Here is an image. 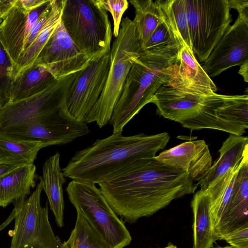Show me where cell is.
<instances>
[{
	"label": "cell",
	"mask_w": 248,
	"mask_h": 248,
	"mask_svg": "<svg viewBox=\"0 0 248 248\" xmlns=\"http://www.w3.org/2000/svg\"><path fill=\"white\" fill-rule=\"evenodd\" d=\"M98 184L115 214L128 223L194 193L198 186L186 172L154 157L138 159Z\"/></svg>",
	"instance_id": "cell-1"
},
{
	"label": "cell",
	"mask_w": 248,
	"mask_h": 248,
	"mask_svg": "<svg viewBox=\"0 0 248 248\" xmlns=\"http://www.w3.org/2000/svg\"><path fill=\"white\" fill-rule=\"evenodd\" d=\"M122 133L96 139L78 151L62 171L72 180L98 184L131 165L138 159L153 158L168 143L167 132L124 136Z\"/></svg>",
	"instance_id": "cell-2"
},
{
	"label": "cell",
	"mask_w": 248,
	"mask_h": 248,
	"mask_svg": "<svg viewBox=\"0 0 248 248\" xmlns=\"http://www.w3.org/2000/svg\"><path fill=\"white\" fill-rule=\"evenodd\" d=\"M178 72L177 59H169L141 52L126 77L120 97L108 122L113 133L124 127L147 104L159 88Z\"/></svg>",
	"instance_id": "cell-3"
},
{
	"label": "cell",
	"mask_w": 248,
	"mask_h": 248,
	"mask_svg": "<svg viewBox=\"0 0 248 248\" xmlns=\"http://www.w3.org/2000/svg\"><path fill=\"white\" fill-rule=\"evenodd\" d=\"M141 52L133 20L128 17L123 18L118 35L110 50V68L105 87L97 102L84 119V122H95L99 128L108 123L130 69Z\"/></svg>",
	"instance_id": "cell-4"
},
{
	"label": "cell",
	"mask_w": 248,
	"mask_h": 248,
	"mask_svg": "<svg viewBox=\"0 0 248 248\" xmlns=\"http://www.w3.org/2000/svg\"><path fill=\"white\" fill-rule=\"evenodd\" d=\"M61 21L74 43L92 59L110 51L111 23L95 0H64Z\"/></svg>",
	"instance_id": "cell-5"
},
{
	"label": "cell",
	"mask_w": 248,
	"mask_h": 248,
	"mask_svg": "<svg viewBox=\"0 0 248 248\" xmlns=\"http://www.w3.org/2000/svg\"><path fill=\"white\" fill-rule=\"evenodd\" d=\"M65 190L77 215L88 222L108 248H124L130 244L132 238L124 221L94 184L72 180Z\"/></svg>",
	"instance_id": "cell-6"
},
{
	"label": "cell",
	"mask_w": 248,
	"mask_h": 248,
	"mask_svg": "<svg viewBox=\"0 0 248 248\" xmlns=\"http://www.w3.org/2000/svg\"><path fill=\"white\" fill-rule=\"evenodd\" d=\"M78 72L59 79H56L38 93L8 102L0 108V131L43 122L58 115L69 113L66 105V96Z\"/></svg>",
	"instance_id": "cell-7"
},
{
	"label": "cell",
	"mask_w": 248,
	"mask_h": 248,
	"mask_svg": "<svg viewBox=\"0 0 248 248\" xmlns=\"http://www.w3.org/2000/svg\"><path fill=\"white\" fill-rule=\"evenodd\" d=\"M215 93L212 91L190 85L178 72L159 88L151 103L156 106V112L160 116L178 122L186 128L195 130Z\"/></svg>",
	"instance_id": "cell-8"
},
{
	"label": "cell",
	"mask_w": 248,
	"mask_h": 248,
	"mask_svg": "<svg viewBox=\"0 0 248 248\" xmlns=\"http://www.w3.org/2000/svg\"><path fill=\"white\" fill-rule=\"evenodd\" d=\"M43 187L38 184L28 198L13 202L15 217L10 248H60L61 240L55 235L48 219L47 204L42 207L40 197Z\"/></svg>",
	"instance_id": "cell-9"
},
{
	"label": "cell",
	"mask_w": 248,
	"mask_h": 248,
	"mask_svg": "<svg viewBox=\"0 0 248 248\" xmlns=\"http://www.w3.org/2000/svg\"><path fill=\"white\" fill-rule=\"evenodd\" d=\"M193 53L207 59L232 22L228 0H185Z\"/></svg>",
	"instance_id": "cell-10"
},
{
	"label": "cell",
	"mask_w": 248,
	"mask_h": 248,
	"mask_svg": "<svg viewBox=\"0 0 248 248\" xmlns=\"http://www.w3.org/2000/svg\"><path fill=\"white\" fill-rule=\"evenodd\" d=\"M110 64L109 51L92 60L78 72L66 99L67 110L73 118L83 121L95 105L105 87Z\"/></svg>",
	"instance_id": "cell-11"
},
{
	"label": "cell",
	"mask_w": 248,
	"mask_h": 248,
	"mask_svg": "<svg viewBox=\"0 0 248 248\" xmlns=\"http://www.w3.org/2000/svg\"><path fill=\"white\" fill-rule=\"evenodd\" d=\"M92 60L74 43L60 19L33 63L43 66L59 79L81 71Z\"/></svg>",
	"instance_id": "cell-12"
},
{
	"label": "cell",
	"mask_w": 248,
	"mask_h": 248,
	"mask_svg": "<svg viewBox=\"0 0 248 248\" xmlns=\"http://www.w3.org/2000/svg\"><path fill=\"white\" fill-rule=\"evenodd\" d=\"M248 60V21L238 16L229 26L202 68L211 78H214L228 68L241 65Z\"/></svg>",
	"instance_id": "cell-13"
},
{
	"label": "cell",
	"mask_w": 248,
	"mask_h": 248,
	"mask_svg": "<svg viewBox=\"0 0 248 248\" xmlns=\"http://www.w3.org/2000/svg\"><path fill=\"white\" fill-rule=\"evenodd\" d=\"M69 115L62 114L43 122L0 130V138L15 142H41L45 147L69 143L74 140L76 135Z\"/></svg>",
	"instance_id": "cell-14"
},
{
	"label": "cell",
	"mask_w": 248,
	"mask_h": 248,
	"mask_svg": "<svg viewBox=\"0 0 248 248\" xmlns=\"http://www.w3.org/2000/svg\"><path fill=\"white\" fill-rule=\"evenodd\" d=\"M50 2L51 0H46L36 8L28 11L20 0H16L14 5L2 18L0 24V41L16 65L24 51L25 41L31 29Z\"/></svg>",
	"instance_id": "cell-15"
},
{
	"label": "cell",
	"mask_w": 248,
	"mask_h": 248,
	"mask_svg": "<svg viewBox=\"0 0 248 248\" xmlns=\"http://www.w3.org/2000/svg\"><path fill=\"white\" fill-rule=\"evenodd\" d=\"M154 158L186 172L197 183L204 178L212 165L210 152L204 140L185 141L161 152Z\"/></svg>",
	"instance_id": "cell-16"
},
{
	"label": "cell",
	"mask_w": 248,
	"mask_h": 248,
	"mask_svg": "<svg viewBox=\"0 0 248 248\" xmlns=\"http://www.w3.org/2000/svg\"><path fill=\"white\" fill-rule=\"evenodd\" d=\"M248 157L241 164L236 174L227 211L214 231L217 240H223L231 232L248 227Z\"/></svg>",
	"instance_id": "cell-17"
},
{
	"label": "cell",
	"mask_w": 248,
	"mask_h": 248,
	"mask_svg": "<svg viewBox=\"0 0 248 248\" xmlns=\"http://www.w3.org/2000/svg\"><path fill=\"white\" fill-rule=\"evenodd\" d=\"M161 21L141 48V52L169 59H177L184 45L177 30L170 0H161Z\"/></svg>",
	"instance_id": "cell-18"
},
{
	"label": "cell",
	"mask_w": 248,
	"mask_h": 248,
	"mask_svg": "<svg viewBox=\"0 0 248 248\" xmlns=\"http://www.w3.org/2000/svg\"><path fill=\"white\" fill-rule=\"evenodd\" d=\"M219 156L204 178L196 183L200 190H207L230 170L239 166L248 157L247 137L230 134L218 150Z\"/></svg>",
	"instance_id": "cell-19"
},
{
	"label": "cell",
	"mask_w": 248,
	"mask_h": 248,
	"mask_svg": "<svg viewBox=\"0 0 248 248\" xmlns=\"http://www.w3.org/2000/svg\"><path fill=\"white\" fill-rule=\"evenodd\" d=\"M60 155L56 153L47 159L43 166V173L38 178L45 191L57 225H64V200L62 186L66 182L60 165Z\"/></svg>",
	"instance_id": "cell-20"
},
{
	"label": "cell",
	"mask_w": 248,
	"mask_h": 248,
	"mask_svg": "<svg viewBox=\"0 0 248 248\" xmlns=\"http://www.w3.org/2000/svg\"><path fill=\"white\" fill-rule=\"evenodd\" d=\"M36 166L33 163L20 166L0 176V207L26 198L36 185Z\"/></svg>",
	"instance_id": "cell-21"
},
{
	"label": "cell",
	"mask_w": 248,
	"mask_h": 248,
	"mask_svg": "<svg viewBox=\"0 0 248 248\" xmlns=\"http://www.w3.org/2000/svg\"><path fill=\"white\" fill-rule=\"evenodd\" d=\"M191 206L193 214L192 248H211L217 239L211 219L210 199L207 192H196Z\"/></svg>",
	"instance_id": "cell-22"
},
{
	"label": "cell",
	"mask_w": 248,
	"mask_h": 248,
	"mask_svg": "<svg viewBox=\"0 0 248 248\" xmlns=\"http://www.w3.org/2000/svg\"><path fill=\"white\" fill-rule=\"evenodd\" d=\"M55 79L45 67L33 63L16 76L11 89L9 102L36 94L47 87Z\"/></svg>",
	"instance_id": "cell-23"
},
{
	"label": "cell",
	"mask_w": 248,
	"mask_h": 248,
	"mask_svg": "<svg viewBox=\"0 0 248 248\" xmlns=\"http://www.w3.org/2000/svg\"><path fill=\"white\" fill-rule=\"evenodd\" d=\"M161 0H130L135 9L134 22L141 47L144 45L161 21Z\"/></svg>",
	"instance_id": "cell-24"
},
{
	"label": "cell",
	"mask_w": 248,
	"mask_h": 248,
	"mask_svg": "<svg viewBox=\"0 0 248 248\" xmlns=\"http://www.w3.org/2000/svg\"><path fill=\"white\" fill-rule=\"evenodd\" d=\"M241 164L230 170L205 191L210 199L211 219L214 231L227 211L236 174Z\"/></svg>",
	"instance_id": "cell-25"
},
{
	"label": "cell",
	"mask_w": 248,
	"mask_h": 248,
	"mask_svg": "<svg viewBox=\"0 0 248 248\" xmlns=\"http://www.w3.org/2000/svg\"><path fill=\"white\" fill-rule=\"evenodd\" d=\"M178 73L190 85L216 92L217 87L197 61L192 49L184 45L179 52Z\"/></svg>",
	"instance_id": "cell-26"
},
{
	"label": "cell",
	"mask_w": 248,
	"mask_h": 248,
	"mask_svg": "<svg viewBox=\"0 0 248 248\" xmlns=\"http://www.w3.org/2000/svg\"><path fill=\"white\" fill-rule=\"evenodd\" d=\"M41 142H15L0 138V164L22 166L33 163Z\"/></svg>",
	"instance_id": "cell-27"
},
{
	"label": "cell",
	"mask_w": 248,
	"mask_h": 248,
	"mask_svg": "<svg viewBox=\"0 0 248 248\" xmlns=\"http://www.w3.org/2000/svg\"><path fill=\"white\" fill-rule=\"evenodd\" d=\"M60 248H108V246L88 222L77 215L75 227L67 240Z\"/></svg>",
	"instance_id": "cell-28"
},
{
	"label": "cell",
	"mask_w": 248,
	"mask_h": 248,
	"mask_svg": "<svg viewBox=\"0 0 248 248\" xmlns=\"http://www.w3.org/2000/svg\"><path fill=\"white\" fill-rule=\"evenodd\" d=\"M17 73L16 65L0 41V108L10 101L11 89Z\"/></svg>",
	"instance_id": "cell-29"
},
{
	"label": "cell",
	"mask_w": 248,
	"mask_h": 248,
	"mask_svg": "<svg viewBox=\"0 0 248 248\" xmlns=\"http://www.w3.org/2000/svg\"><path fill=\"white\" fill-rule=\"evenodd\" d=\"M170 6L175 26L183 44L192 49L185 0H170Z\"/></svg>",
	"instance_id": "cell-30"
},
{
	"label": "cell",
	"mask_w": 248,
	"mask_h": 248,
	"mask_svg": "<svg viewBox=\"0 0 248 248\" xmlns=\"http://www.w3.org/2000/svg\"><path fill=\"white\" fill-rule=\"evenodd\" d=\"M96 3L103 9L109 11L113 21V35H118L122 17L128 5L126 0H95Z\"/></svg>",
	"instance_id": "cell-31"
},
{
	"label": "cell",
	"mask_w": 248,
	"mask_h": 248,
	"mask_svg": "<svg viewBox=\"0 0 248 248\" xmlns=\"http://www.w3.org/2000/svg\"><path fill=\"white\" fill-rule=\"evenodd\" d=\"M223 240L233 248H248V227L231 232L226 235Z\"/></svg>",
	"instance_id": "cell-32"
},
{
	"label": "cell",
	"mask_w": 248,
	"mask_h": 248,
	"mask_svg": "<svg viewBox=\"0 0 248 248\" xmlns=\"http://www.w3.org/2000/svg\"><path fill=\"white\" fill-rule=\"evenodd\" d=\"M230 8L236 9L238 16L248 21V0H228Z\"/></svg>",
	"instance_id": "cell-33"
},
{
	"label": "cell",
	"mask_w": 248,
	"mask_h": 248,
	"mask_svg": "<svg viewBox=\"0 0 248 248\" xmlns=\"http://www.w3.org/2000/svg\"><path fill=\"white\" fill-rule=\"evenodd\" d=\"M16 0H0V24L2 18L14 5Z\"/></svg>",
	"instance_id": "cell-34"
},
{
	"label": "cell",
	"mask_w": 248,
	"mask_h": 248,
	"mask_svg": "<svg viewBox=\"0 0 248 248\" xmlns=\"http://www.w3.org/2000/svg\"><path fill=\"white\" fill-rule=\"evenodd\" d=\"M46 0H20L24 8L28 11L33 10L40 6Z\"/></svg>",
	"instance_id": "cell-35"
},
{
	"label": "cell",
	"mask_w": 248,
	"mask_h": 248,
	"mask_svg": "<svg viewBox=\"0 0 248 248\" xmlns=\"http://www.w3.org/2000/svg\"><path fill=\"white\" fill-rule=\"evenodd\" d=\"M238 73L243 77L245 82H248V60L240 65Z\"/></svg>",
	"instance_id": "cell-36"
},
{
	"label": "cell",
	"mask_w": 248,
	"mask_h": 248,
	"mask_svg": "<svg viewBox=\"0 0 248 248\" xmlns=\"http://www.w3.org/2000/svg\"><path fill=\"white\" fill-rule=\"evenodd\" d=\"M19 166L7 164H0V176L10 172Z\"/></svg>",
	"instance_id": "cell-37"
},
{
	"label": "cell",
	"mask_w": 248,
	"mask_h": 248,
	"mask_svg": "<svg viewBox=\"0 0 248 248\" xmlns=\"http://www.w3.org/2000/svg\"><path fill=\"white\" fill-rule=\"evenodd\" d=\"M164 248H177L176 247L172 244L169 245L167 247Z\"/></svg>",
	"instance_id": "cell-38"
},
{
	"label": "cell",
	"mask_w": 248,
	"mask_h": 248,
	"mask_svg": "<svg viewBox=\"0 0 248 248\" xmlns=\"http://www.w3.org/2000/svg\"><path fill=\"white\" fill-rule=\"evenodd\" d=\"M233 248L231 246H226V247H218V248Z\"/></svg>",
	"instance_id": "cell-39"
}]
</instances>
